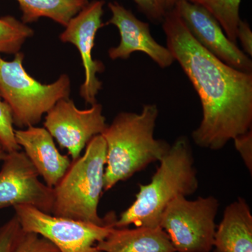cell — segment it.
I'll return each instance as SVG.
<instances>
[{
    "mask_svg": "<svg viewBox=\"0 0 252 252\" xmlns=\"http://www.w3.org/2000/svg\"><path fill=\"white\" fill-rule=\"evenodd\" d=\"M167 47L198 94L203 119L192 132L195 144L220 150L252 130V72L222 62L195 40L178 11H167L162 22Z\"/></svg>",
    "mask_w": 252,
    "mask_h": 252,
    "instance_id": "1",
    "label": "cell"
},
{
    "mask_svg": "<svg viewBox=\"0 0 252 252\" xmlns=\"http://www.w3.org/2000/svg\"><path fill=\"white\" fill-rule=\"evenodd\" d=\"M158 114L154 104H144L140 113H119L101 134L107 145L104 191L160 161L168 152L171 145L154 137Z\"/></svg>",
    "mask_w": 252,
    "mask_h": 252,
    "instance_id": "2",
    "label": "cell"
},
{
    "mask_svg": "<svg viewBox=\"0 0 252 252\" xmlns=\"http://www.w3.org/2000/svg\"><path fill=\"white\" fill-rule=\"evenodd\" d=\"M159 162L151 182L140 185L135 201L117 219L114 228L160 226L162 212L174 198L195 193L199 183L189 139L178 137Z\"/></svg>",
    "mask_w": 252,
    "mask_h": 252,
    "instance_id": "3",
    "label": "cell"
},
{
    "mask_svg": "<svg viewBox=\"0 0 252 252\" xmlns=\"http://www.w3.org/2000/svg\"><path fill=\"white\" fill-rule=\"evenodd\" d=\"M107 145L102 135L95 136L85 152L73 160L59 183L54 187L51 215L82 220L96 225L115 223L114 213L102 218L98 214L99 199L104 190Z\"/></svg>",
    "mask_w": 252,
    "mask_h": 252,
    "instance_id": "4",
    "label": "cell"
},
{
    "mask_svg": "<svg viewBox=\"0 0 252 252\" xmlns=\"http://www.w3.org/2000/svg\"><path fill=\"white\" fill-rule=\"evenodd\" d=\"M24 58L22 52L11 61L0 57V96L11 109L14 125L20 129L37 125L59 100L69 98L71 91L67 74H61L52 84L36 81L23 67Z\"/></svg>",
    "mask_w": 252,
    "mask_h": 252,
    "instance_id": "5",
    "label": "cell"
},
{
    "mask_svg": "<svg viewBox=\"0 0 252 252\" xmlns=\"http://www.w3.org/2000/svg\"><path fill=\"white\" fill-rule=\"evenodd\" d=\"M218 200L210 195L189 200L179 195L162 212L160 227L176 252H210L216 233Z\"/></svg>",
    "mask_w": 252,
    "mask_h": 252,
    "instance_id": "6",
    "label": "cell"
},
{
    "mask_svg": "<svg viewBox=\"0 0 252 252\" xmlns=\"http://www.w3.org/2000/svg\"><path fill=\"white\" fill-rule=\"evenodd\" d=\"M14 209L25 232L47 239L60 252H102L96 244L107 238L114 228V223L96 225L56 217L30 205H17Z\"/></svg>",
    "mask_w": 252,
    "mask_h": 252,
    "instance_id": "7",
    "label": "cell"
},
{
    "mask_svg": "<svg viewBox=\"0 0 252 252\" xmlns=\"http://www.w3.org/2000/svg\"><path fill=\"white\" fill-rule=\"evenodd\" d=\"M102 109V104L97 102L81 110L72 99H62L46 113L44 126L61 148L67 149L73 161L81 157L89 142L107 127Z\"/></svg>",
    "mask_w": 252,
    "mask_h": 252,
    "instance_id": "8",
    "label": "cell"
},
{
    "mask_svg": "<svg viewBox=\"0 0 252 252\" xmlns=\"http://www.w3.org/2000/svg\"><path fill=\"white\" fill-rule=\"evenodd\" d=\"M0 170V210L30 205L51 214L54 189L39 180V174L26 154L16 151L6 154Z\"/></svg>",
    "mask_w": 252,
    "mask_h": 252,
    "instance_id": "9",
    "label": "cell"
},
{
    "mask_svg": "<svg viewBox=\"0 0 252 252\" xmlns=\"http://www.w3.org/2000/svg\"><path fill=\"white\" fill-rule=\"evenodd\" d=\"M104 5L103 0L89 2L70 20L59 36L63 42L75 46L80 54L85 79L79 93L86 103L90 105L97 103L96 97L102 88V82L97 74L103 72L104 65L101 61L93 59L92 52L96 34L103 26Z\"/></svg>",
    "mask_w": 252,
    "mask_h": 252,
    "instance_id": "10",
    "label": "cell"
},
{
    "mask_svg": "<svg viewBox=\"0 0 252 252\" xmlns=\"http://www.w3.org/2000/svg\"><path fill=\"white\" fill-rule=\"evenodd\" d=\"M192 36L207 51L230 67L252 72V61L225 35L218 21L202 6L182 0L175 7Z\"/></svg>",
    "mask_w": 252,
    "mask_h": 252,
    "instance_id": "11",
    "label": "cell"
},
{
    "mask_svg": "<svg viewBox=\"0 0 252 252\" xmlns=\"http://www.w3.org/2000/svg\"><path fill=\"white\" fill-rule=\"evenodd\" d=\"M108 7L112 17L106 25L116 26L121 37L119 45L109 49L111 59L126 60L133 53L142 52L162 69L175 62L168 48L158 44L152 36L148 23L141 21L117 1L109 2Z\"/></svg>",
    "mask_w": 252,
    "mask_h": 252,
    "instance_id": "12",
    "label": "cell"
},
{
    "mask_svg": "<svg viewBox=\"0 0 252 252\" xmlns=\"http://www.w3.org/2000/svg\"><path fill=\"white\" fill-rule=\"evenodd\" d=\"M16 142L50 188H54L72 164V159L60 153L45 127L30 126L15 130Z\"/></svg>",
    "mask_w": 252,
    "mask_h": 252,
    "instance_id": "13",
    "label": "cell"
},
{
    "mask_svg": "<svg viewBox=\"0 0 252 252\" xmlns=\"http://www.w3.org/2000/svg\"><path fill=\"white\" fill-rule=\"evenodd\" d=\"M213 249L214 252H252V215L245 199L238 198L225 207Z\"/></svg>",
    "mask_w": 252,
    "mask_h": 252,
    "instance_id": "14",
    "label": "cell"
},
{
    "mask_svg": "<svg viewBox=\"0 0 252 252\" xmlns=\"http://www.w3.org/2000/svg\"><path fill=\"white\" fill-rule=\"evenodd\" d=\"M102 252H176L165 230L158 227L113 228L96 244Z\"/></svg>",
    "mask_w": 252,
    "mask_h": 252,
    "instance_id": "15",
    "label": "cell"
},
{
    "mask_svg": "<svg viewBox=\"0 0 252 252\" xmlns=\"http://www.w3.org/2000/svg\"><path fill=\"white\" fill-rule=\"evenodd\" d=\"M22 12L21 21L25 24L48 18L65 28L89 0H16Z\"/></svg>",
    "mask_w": 252,
    "mask_h": 252,
    "instance_id": "16",
    "label": "cell"
},
{
    "mask_svg": "<svg viewBox=\"0 0 252 252\" xmlns=\"http://www.w3.org/2000/svg\"><path fill=\"white\" fill-rule=\"evenodd\" d=\"M202 6L220 23L225 35L237 44V31L241 18L240 6L242 0H188Z\"/></svg>",
    "mask_w": 252,
    "mask_h": 252,
    "instance_id": "17",
    "label": "cell"
},
{
    "mask_svg": "<svg viewBox=\"0 0 252 252\" xmlns=\"http://www.w3.org/2000/svg\"><path fill=\"white\" fill-rule=\"evenodd\" d=\"M34 33L32 28L14 16L0 17V54H18Z\"/></svg>",
    "mask_w": 252,
    "mask_h": 252,
    "instance_id": "18",
    "label": "cell"
},
{
    "mask_svg": "<svg viewBox=\"0 0 252 252\" xmlns=\"http://www.w3.org/2000/svg\"><path fill=\"white\" fill-rule=\"evenodd\" d=\"M11 109L0 96V144L6 153L21 151L15 136Z\"/></svg>",
    "mask_w": 252,
    "mask_h": 252,
    "instance_id": "19",
    "label": "cell"
},
{
    "mask_svg": "<svg viewBox=\"0 0 252 252\" xmlns=\"http://www.w3.org/2000/svg\"><path fill=\"white\" fill-rule=\"evenodd\" d=\"M11 252H60L59 249L36 233L23 231Z\"/></svg>",
    "mask_w": 252,
    "mask_h": 252,
    "instance_id": "20",
    "label": "cell"
},
{
    "mask_svg": "<svg viewBox=\"0 0 252 252\" xmlns=\"http://www.w3.org/2000/svg\"><path fill=\"white\" fill-rule=\"evenodd\" d=\"M22 227L16 216L11 217L0 226V252H11L20 237L23 234Z\"/></svg>",
    "mask_w": 252,
    "mask_h": 252,
    "instance_id": "21",
    "label": "cell"
},
{
    "mask_svg": "<svg viewBox=\"0 0 252 252\" xmlns=\"http://www.w3.org/2000/svg\"><path fill=\"white\" fill-rule=\"evenodd\" d=\"M141 12L153 23H162L167 12L165 0H132Z\"/></svg>",
    "mask_w": 252,
    "mask_h": 252,
    "instance_id": "22",
    "label": "cell"
},
{
    "mask_svg": "<svg viewBox=\"0 0 252 252\" xmlns=\"http://www.w3.org/2000/svg\"><path fill=\"white\" fill-rule=\"evenodd\" d=\"M235 149L243 158L248 170L252 173V130L246 133L239 135L234 140Z\"/></svg>",
    "mask_w": 252,
    "mask_h": 252,
    "instance_id": "23",
    "label": "cell"
},
{
    "mask_svg": "<svg viewBox=\"0 0 252 252\" xmlns=\"http://www.w3.org/2000/svg\"><path fill=\"white\" fill-rule=\"evenodd\" d=\"M240 41L243 51L248 56H252V31L247 21H241L237 31V40Z\"/></svg>",
    "mask_w": 252,
    "mask_h": 252,
    "instance_id": "24",
    "label": "cell"
},
{
    "mask_svg": "<svg viewBox=\"0 0 252 252\" xmlns=\"http://www.w3.org/2000/svg\"><path fill=\"white\" fill-rule=\"evenodd\" d=\"M180 1H182V0H165L167 10L169 11V10L173 9L176 6V4L180 2Z\"/></svg>",
    "mask_w": 252,
    "mask_h": 252,
    "instance_id": "25",
    "label": "cell"
},
{
    "mask_svg": "<svg viewBox=\"0 0 252 252\" xmlns=\"http://www.w3.org/2000/svg\"><path fill=\"white\" fill-rule=\"evenodd\" d=\"M6 152H5L4 149L1 147V144H0V161L2 162V160H4V158L6 157Z\"/></svg>",
    "mask_w": 252,
    "mask_h": 252,
    "instance_id": "26",
    "label": "cell"
}]
</instances>
